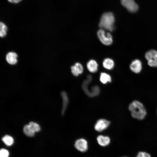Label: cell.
Segmentation results:
<instances>
[{
  "mask_svg": "<svg viewBox=\"0 0 157 157\" xmlns=\"http://www.w3.org/2000/svg\"><path fill=\"white\" fill-rule=\"evenodd\" d=\"M17 55L15 52H8L6 56V60L9 64L11 65L15 64L17 62Z\"/></svg>",
  "mask_w": 157,
  "mask_h": 157,
  "instance_id": "cell-9",
  "label": "cell"
},
{
  "mask_svg": "<svg viewBox=\"0 0 157 157\" xmlns=\"http://www.w3.org/2000/svg\"><path fill=\"white\" fill-rule=\"evenodd\" d=\"M98 64L93 60H89L87 64V67L89 71L92 73L96 72L98 70Z\"/></svg>",
  "mask_w": 157,
  "mask_h": 157,
  "instance_id": "cell-12",
  "label": "cell"
},
{
  "mask_svg": "<svg viewBox=\"0 0 157 157\" xmlns=\"http://www.w3.org/2000/svg\"><path fill=\"white\" fill-rule=\"evenodd\" d=\"M110 122L104 119L97 121L94 126V129L97 131L101 132L106 129L109 126Z\"/></svg>",
  "mask_w": 157,
  "mask_h": 157,
  "instance_id": "cell-7",
  "label": "cell"
},
{
  "mask_svg": "<svg viewBox=\"0 0 157 157\" xmlns=\"http://www.w3.org/2000/svg\"><path fill=\"white\" fill-rule=\"evenodd\" d=\"M103 65L105 68L108 69H111L113 68L114 63L112 59L109 58H106L104 60Z\"/></svg>",
  "mask_w": 157,
  "mask_h": 157,
  "instance_id": "cell-14",
  "label": "cell"
},
{
  "mask_svg": "<svg viewBox=\"0 0 157 157\" xmlns=\"http://www.w3.org/2000/svg\"><path fill=\"white\" fill-rule=\"evenodd\" d=\"M31 129L35 132H38L40 130V127L38 124L33 122H31L28 124Z\"/></svg>",
  "mask_w": 157,
  "mask_h": 157,
  "instance_id": "cell-19",
  "label": "cell"
},
{
  "mask_svg": "<svg viewBox=\"0 0 157 157\" xmlns=\"http://www.w3.org/2000/svg\"><path fill=\"white\" fill-rule=\"evenodd\" d=\"M23 130L24 133L27 136L33 137L35 135V132L31 129L28 124L24 126Z\"/></svg>",
  "mask_w": 157,
  "mask_h": 157,
  "instance_id": "cell-16",
  "label": "cell"
},
{
  "mask_svg": "<svg viewBox=\"0 0 157 157\" xmlns=\"http://www.w3.org/2000/svg\"><path fill=\"white\" fill-rule=\"evenodd\" d=\"M74 146L77 150L80 151L85 152L88 149V142L85 139L80 138L76 141Z\"/></svg>",
  "mask_w": 157,
  "mask_h": 157,
  "instance_id": "cell-6",
  "label": "cell"
},
{
  "mask_svg": "<svg viewBox=\"0 0 157 157\" xmlns=\"http://www.w3.org/2000/svg\"><path fill=\"white\" fill-rule=\"evenodd\" d=\"M8 1L11 3H17L20 2L22 0H8Z\"/></svg>",
  "mask_w": 157,
  "mask_h": 157,
  "instance_id": "cell-22",
  "label": "cell"
},
{
  "mask_svg": "<svg viewBox=\"0 0 157 157\" xmlns=\"http://www.w3.org/2000/svg\"><path fill=\"white\" fill-rule=\"evenodd\" d=\"M122 5L129 12H136L138 9V6L134 0H121Z\"/></svg>",
  "mask_w": 157,
  "mask_h": 157,
  "instance_id": "cell-5",
  "label": "cell"
},
{
  "mask_svg": "<svg viewBox=\"0 0 157 157\" xmlns=\"http://www.w3.org/2000/svg\"><path fill=\"white\" fill-rule=\"evenodd\" d=\"M71 72L73 74L76 76L81 74L83 71L82 65L79 63H76L71 67Z\"/></svg>",
  "mask_w": 157,
  "mask_h": 157,
  "instance_id": "cell-10",
  "label": "cell"
},
{
  "mask_svg": "<svg viewBox=\"0 0 157 157\" xmlns=\"http://www.w3.org/2000/svg\"><path fill=\"white\" fill-rule=\"evenodd\" d=\"M0 36L3 38L6 35L7 31V27L3 22H0Z\"/></svg>",
  "mask_w": 157,
  "mask_h": 157,
  "instance_id": "cell-18",
  "label": "cell"
},
{
  "mask_svg": "<svg viewBox=\"0 0 157 157\" xmlns=\"http://www.w3.org/2000/svg\"><path fill=\"white\" fill-rule=\"evenodd\" d=\"M136 157H151L150 155L148 153L143 151L139 152Z\"/></svg>",
  "mask_w": 157,
  "mask_h": 157,
  "instance_id": "cell-21",
  "label": "cell"
},
{
  "mask_svg": "<svg viewBox=\"0 0 157 157\" xmlns=\"http://www.w3.org/2000/svg\"></svg>",
  "mask_w": 157,
  "mask_h": 157,
  "instance_id": "cell-24",
  "label": "cell"
},
{
  "mask_svg": "<svg viewBox=\"0 0 157 157\" xmlns=\"http://www.w3.org/2000/svg\"><path fill=\"white\" fill-rule=\"evenodd\" d=\"M145 57L147 60L148 64L150 66L157 67V51L151 50L147 51L145 54Z\"/></svg>",
  "mask_w": 157,
  "mask_h": 157,
  "instance_id": "cell-4",
  "label": "cell"
},
{
  "mask_svg": "<svg viewBox=\"0 0 157 157\" xmlns=\"http://www.w3.org/2000/svg\"><path fill=\"white\" fill-rule=\"evenodd\" d=\"M115 17L113 13L110 12L105 13L102 15L99 24V26L110 31L114 29Z\"/></svg>",
  "mask_w": 157,
  "mask_h": 157,
  "instance_id": "cell-2",
  "label": "cell"
},
{
  "mask_svg": "<svg viewBox=\"0 0 157 157\" xmlns=\"http://www.w3.org/2000/svg\"><path fill=\"white\" fill-rule=\"evenodd\" d=\"M129 109L133 117L138 120H142L147 115L146 110L142 103L135 100L129 105Z\"/></svg>",
  "mask_w": 157,
  "mask_h": 157,
  "instance_id": "cell-1",
  "label": "cell"
},
{
  "mask_svg": "<svg viewBox=\"0 0 157 157\" xmlns=\"http://www.w3.org/2000/svg\"><path fill=\"white\" fill-rule=\"evenodd\" d=\"M130 67L133 72L138 73L140 72L142 69V64L139 60H135L131 63Z\"/></svg>",
  "mask_w": 157,
  "mask_h": 157,
  "instance_id": "cell-8",
  "label": "cell"
},
{
  "mask_svg": "<svg viewBox=\"0 0 157 157\" xmlns=\"http://www.w3.org/2000/svg\"><path fill=\"white\" fill-rule=\"evenodd\" d=\"M97 140L98 143L102 146L107 145L110 141V138L108 137L103 135H99L97 137Z\"/></svg>",
  "mask_w": 157,
  "mask_h": 157,
  "instance_id": "cell-13",
  "label": "cell"
},
{
  "mask_svg": "<svg viewBox=\"0 0 157 157\" xmlns=\"http://www.w3.org/2000/svg\"><path fill=\"white\" fill-rule=\"evenodd\" d=\"M2 141L7 146H12L14 143V140L11 136L6 135L3 137L2 138Z\"/></svg>",
  "mask_w": 157,
  "mask_h": 157,
  "instance_id": "cell-15",
  "label": "cell"
},
{
  "mask_svg": "<svg viewBox=\"0 0 157 157\" xmlns=\"http://www.w3.org/2000/svg\"><path fill=\"white\" fill-rule=\"evenodd\" d=\"M100 80L104 84L108 82H110L111 79L110 76L105 73H101L100 74Z\"/></svg>",
  "mask_w": 157,
  "mask_h": 157,
  "instance_id": "cell-17",
  "label": "cell"
},
{
  "mask_svg": "<svg viewBox=\"0 0 157 157\" xmlns=\"http://www.w3.org/2000/svg\"><path fill=\"white\" fill-rule=\"evenodd\" d=\"M61 95L63 99V107L61 111V113L64 115L67 108L69 102L68 97L66 92L63 91L61 92Z\"/></svg>",
  "mask_w": 157,
  "mask_h": 157,
  "instance_id": "cell-11",
  "label": "cell"
},
{
  "mask_svg": "<svg viewBox=\"0 0 157 157\" xmlns=\"http://www.w3.org/2000/svg\"><path fill=\"white\" fill-rule=\"evenodd\" d=\"M97 35L98 38L104 44L109 45L112 43V37L110 33H106L103 29H101L98 31Z\"/></svg>",
  "mask_w": 157,
  "mask_h": 157,
  "instance_id": "cell-3",
  "label": "cell"
},
{
  "mask_svg": "<svg viewBox=\"0 0 157 157\" xmlns=\"http://www.w3.org/2000/svg\"><path fill=\"white\" fill-rule=\"evenodd\" d=\"M127 157L124 156V157Z\"/></svg>",
  "mask_w": 157,
  "mask_h": 157,
  "instance_id": "cell-23",
  "label": "cell"
},
{
  "mask_svg": "<svg viewBox=\"0 0 157 157\" xmlns=\"http://www.w3.org/2000/svg\"><path fill=\"white\" fill-rule=\"evenodd\" d=\"M9 153L8 151L4 148H2L0 150V157H8Z\"/></svg>",
  "mask_w": 157,
  "mask_h": 157,
  "instance_id": "cell-20",
  "label": "cell"
}]
</instances>
